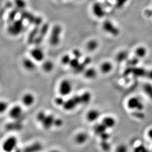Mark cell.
<instances>
[{
    "instance_id": "obj_1",
    "label": "cell",
    "mask_w": 152,
    "mask_h": 152,
    "mask_svg": "<svg viewBox=\"0 0 152 152\" xmlns=\"http://www.w3.org/2000/svg\"><path fill=\"white\" fill-rule=\"evenodd\" d=\"M23 19L14 20V21L10 24L8 27V32L9 34L13 36H18L23 31L24 29V24Z\"/></svg>"
},
{
    "instance_id": "obj_2",
    "label": "cell",
    "mask_w": 152,
    "mask_h": 152,
    "mask_svg": "<svg viewBox=\"0 0 152 152\" xmlns=\"http://www.w3.org/2000/svg\"><path fill=\"white\" fill-rule=\"evenodd\" d=\"M21 18L23 19H26L30 23L33 24L36 26H39L42 22L41 17L36 16L31 13L25 10H22L20 11Z\"/></svg>"
},
{
    "instance_id": "obj_3",
    "label": "cell",
    "mask_w": 152,
    "mask_h": 152,
    "mask_svg": "<svg viewBox=\"0 0 152 152\" xmlns=\"http://www.w3.org/2000/svg\"><path fill=\"white\" fill-rule=\"evenodd\" d=\"M62 31V28L59 25L53 27L50 36L49 42L53 46L58 45L60 41V36Z\"/></svg>"
},
{
    "instance_id": "obj_4",
    "label": "cell",
    "mask_w": 152,
    "mask_h": 152,
    "mask_svg": "<svg viewBox=\"0 0 152 152\" xmlns=\"http://www.w3.org/2000/svg\"><path fill=\"white\" fill-rule=\"evenodd\" d=\"M127 106L130 110L142 111L144 106L142 101L137 97H132L127 101Z\"/></svg>"
},
{
    "instance_id": "obj_5",
    "label": "cell",
    "mask_w": 152,
    "mask_h": 152,
    "mask_svg": "<svg viewBox=\"0 0 152 152\" xmlns=\"http://www.w3.org/2000/svg\"><path fill=\"white\" fill-rule=\"evenodd\" d=\"M103 28L104 31L113 36L119 34L120 30L111 21L106 20L103 22Z\"/></svg>"
},
{
    "instance_id": "obj_6",
    "label": "cell",
    "mask_w": 152,
    "mask_h": 152,
    "mask_svg": "<svg viewBox=\"0 0 152 152\" xmlns=\"http://www.w3.org/2000/svg\"><path fill=\"white\" fill-rule=\"evenodd\" d=\"M17 139L15 137H10L4 142L3 148L5 152H10L16 149Z\"/></svg>"
},
{
    "instance_id": "obj_7",
    "label": "cell",
    "mask_w": 152,
    "mask_h": 152,
    "mask_svg": "<svg viewBox=\"0 0 152 152\" xmlns=\"http://www.w3.org/2000/svg\"><path fill=\"white\" fill-rule=\"evenodd\" d=\"M49 28L48 23H44L42 25L41 28H39V34L34 41V44L36 45H39L44 40V37L46 35Z\"/></svg>"
},
{
    "instance_id": "obj_8",
    "label": "cell",
    "mask_w": 152,
    "mask_h": 152,
    "mask_svg": "<svg viewBox=\"0 0 152 152\" xmlns=\"http://www.w3.org/2000/svg\"><path fill=\"white\" fill-rule=\"evenodd\" d=\"M72 91V85L68 80H64L61 83L59 87V92L61 95L63 96L68 95Z\"/></svg>"
},
{
    "instance_id": "obj_9",
    "label": "cell",
    "mask_w": 152,
    "mask_h": 152,
    "mask_svg": "<svg viewBox=\"0 0 152 152\" xmlns=\"http://www.w3.org/2000/svg\"><path fill=\"white\" fill-rule=\"evenodd\" d=\"M92 11L94 15L99 18L104 17L106 15L104 8L99 2H96L92 6Z\"/></svg>"
},
{
    "instance_id": "obj_10",
    "label": "cell",
    "mask_w": 152,
    "mask_h": 152,
    "mask_svg": "<svg viewBox=\"0 0 152 152\" xmlns=\"http://www.w3.org/2000/svg\"><path fill=\"white\" fill-rule=\"evenodd\" d=\"M22 113L23 111L21 107L19 106H15L10 110L9 116L13 119H19L22 116Z\"/></svg>"
},
{
    "instance_id": "obj_11",
    "label": "cell",
    "mask_w": 152,
    "mask_h": 152,
    "mask_svg": "<svg viewBox=\"0 0 152 152\" xmlns=\"http://www.w3.org/2000/svg\"><path fill=\"white\" fill-rule=\"evenodd\" d=\"M31 55L33 59L37 62L42 61L44 60V57L42 50L39 48H35L32 50Z\"/></svg>"
},
{
    "instance_id": "obj_12",
    "label": "cell",
    "mask_w": 152,
    "mask_h": 152,
    "mask_svg": "<svg viewBox=\"0 0 152 152\" xmlns=\"http://www.w3.org/2000/svg\"><path fill=\"white\" fill-rule=\"evenodd\" d=\"M55 119V118L53 115L51 114L47 115L45 119L42 123V126L44 128L47 129H50L52 126H54Z\"/></svg>"
},
{
    "instance_id": "obj_13",
    "label": "cell",
    "mask_w": 152,
    "mask_h": 152,
    "mask_svg": "<svg viewBox=\"0 0 152 152\" xmlns=\"http://www.w3.org/2000/svg\"><path fill=\"white\" fill-rule=\"evenodd\" d=\"M39 26H35V27L32 29L28 36V40H27L28 44H34V41L39 34Z\"/></svg>"
},
{
    "instance_id": "obj_14",
    "label": "cell",
    "mask_w": 152,
    "mask_h": 152,
    "mask_svg": "<svg viewBox=\"0 0 152 152\" xmlns=\"http://www.w3.org/2000/svg\"><path fill=\"white\" fill-rule=\"evenodd\" d=\"M22 103L25 106H30L34 103V96L31 94H26L22 98Z\"/></svg>"
},
{
    "instance_id": "obj_15",
    "label": "cell",
    "mask_w": 152,
    "mask_h": 152,
    "mask_svg": "<svg viewBox=\"0 0 152 152\" xmlns=\"http://www.w3.org/2000/svg\"><path fill=\"white\" fill-rule=\"evenodd\" d=\"M100 114L99 112L96 110L93 109L91 110L87 114V119L88 121L93 122L96 121L98 118H99Z\"/></svg>"
},
{
    "instance_id": "obj_16",
    "label": "cell",
    "mask_w": 152,
    "mask_h": 152,
    "mask_svg": "<svg viewBox=\"0 0 152 152\" xmlns=\"http://www.w3.org/2000/svg\"><path fill=\"white\" fill-rule=\"evenodd\" d=\"M102 123L103 124L104 126L107 127V129L108 128H112L113 127L116 125V122L114 118H113L112 117H106L105 118H103Z\"/></svg>"
},
{
    "instance_id": "obj_17",
    "label": "cell",
    "mask_w": 152,
    "mask_h": 152,
    "mask_svg": "<svg viewBox=\"0 0 152 152\" xmlns=\"http://www.w3.org/2000/svg\"><path fill=\"white\" fill-rule=\"evenodd\" d=\"M77 106H78L77 104H76L73 98H72L65 101L63 107H64L65 110L70 111L73 110Z\"/></svg>"
},
{
    "instance_id": "obj_18",
    "label": "cell",
    "mask_w": 152,
    "mask_h": 152,
    "mask_svg": "<svg viewBox=\"0 0 152 152\" xmlns=\"http://www.w3.org/2000/svg\"><path fill=\"white\" fill-rule=\"evenodd\" d=\"M135 54L136 57L139 59L143 58L147 54V50L144 46L138 47L135 50Z\"/></svg>"
},
{
    "instance_id": "obj_19",
    "label": "cell",
    "mask_w": 152,
    "mask_h": 152,
    "mask_svg": "<svg viewBox=\"0 0 152 152\" xmlns=\"http://www.w3.org/2000/svg\"><path fill=\"white\" fill-rule=\"evenodd\" d=\"M132 70H130V72H132L134 75L138 77H144L146 76L147 71L144 68H132Z\"/></svg>"
},
{
    "instance_id": "obj_20",
    "label": "cell",
    "mask_w": 152,
    "mask_h": 152,
    "mask_svg": "<svg viewBox=\"0 0 152 152\" xmlns=\"http://www.w3.org/2000/svg\"><path fill=\"white\" fill-rule=\"evenodd\" d=\"M20 11L18 8H13L11 11H10L8 15V22L9 24L13 23L15 18L16 16L19 13H20Z\"/></svg>"
},
{
    "instance_id": "obj_21",
    "label": "cell",
    "mask_w": 152,
    "mask_h": 152,
    "mask_svg": "<svg viewBox=\"0 0 152 152\" xmlns=\"http://www.w3.org/2000/svg\"><path fill=\"white\" fill-rule=\"evenodd\" d=\"M42 149V146L41 145L40 143L37 142L31 145V146H28L26 148L24 151L27 152H37L41 150Z\"/></svg>"
},
{
    "instance_id": "obj_22",
    "label": "cell",
    "mask_w": 152,
    "mask_h": 152,
    "mask_svg": "<svg viewBox=\"0 0 152 152\" xmlns=\"http://www.w3.org/2000/svg\"><path fill=\"white\" fill-rule=\"evenodd\" d=\"M23 65L24 68L29 70H35L36 65L33 61L30 59H25L23 61Z\"/></svg>"
},
{
    "instance_id": "obj_23",
    "label": "cell",
    "mask_w": 152,
    "mask_h": 152,
    "mask_svg": "<svg viewBox=\"0 0 152 152\" xmlns=\"http://www.w3.org/2000/svg\"><path fill=\"white\" fill-rule=\"evenodd\" d=\"M113 65L109 62H106L101 65V70L103 73H108L112 70Z\"/></svg>"
},
{
    "instance_id": "obj_24",
    "label": "cell",
    "mask_w": 152,
    "mask_h": 152,
    "mask_svg": "<svg viewBox=\"0 0 152 152\" xmlns=\"http://www.w3.org/2000/svg\"><path fill=\"white\" fill-rule=\"evenodd\" d=\"M107 129V127L104 126L103 123H101L95 125L94 127V132L95 134H96L97 135H100L101 134L106 132Z\"/></svg>"
},
{
    "instance_id": "obj_25",
    "label": "cell",
    "mask_w": 152,
    "mask_h": 152,
    "mask_svg": "<svg viewBox=\"0 0 152 152\" xmlns=\"http://www.w3.org/2000/svg\"><path fill=\"white\" fill-rule=\"evenodd\" d=\"M88 139V135L85 132H80L75 137V141L78 144H81L85 143Z\"/></svg>"
},
{
    "instance_id": "obj_26",
    "label": "cell",
    "mask_w": 152,
    "mask_h": 152,
    "mask_svg": "<svg viewBox=\"0 0 152 152\" xmlns=\"http://www.w3.org/2000/svg\"><path fill=\"white\" fill-rule=\"evenodd\" d=\"M96 70L93 68H88L84 72V75L88 79H93L96 76Z\"/></svg>"
},
{
    "instance_id": "obj_27",
    "label": "cell",
    "mask_w": 152,
    "mask_h": 152,
    "mask_svg": "<svg viewBox=\"0 0 152 152\" xmlns=\"http://www.w3.org/2000/svg\"><path fill=\"white\" fill-rule=\"evenodd\" d=\"M143 91L145 94L152 100V85L150 83H146L143 86Z\"/></svg>"
},
{
    "instance_id": "obj_28",
    "label": "cell",
    "mask_w": 152,
    "mask_h": 152,
    "mask_svg": "<svg viewBox=\"0 0 152 152\" xmlns=\"http://www.w3.org/2000/svg\"><path fill=\"white\" fill-rule=\"evenodd\" d=\"M98 42L95 39H91L89 41L87 44V48L90 51H93L98 48Z\"/></svg>"
},
{
    "instance_id": "obj_29",
    "label": "cell",
    "mask_w": 152,
    "mask_h": 152,
    "mask_svg": "<svg viewBox=\"0 0 152 152\" xmlns=\"http://www.w3.org/2000/svg\"><path fill=\"white\" fill-rule=\"evenodd\" d=\"M81 99V103L82 104H87L90 102L92 96L90 93L88 92H85L82 95L80 96Z\"/></svg>"
},
{
    "instance_id": "obj_30",
    "label": "cell",
    "mask_w": 152,
    "mask_h": 152,
    "mask_svg": "<svg viewBox=\"0 0 152 152\" xmlns=\"http://www.w3.org/2000/svg\"><path fill=\"white\" fill-rule=\"evenodd\" d=\"M42 68L45 72H51L53 70L54 68V65L51 61H46L43 64Z\"/></svg>"
},
{
    "instance_id": "obj_31",
    "label": "cell",
    "mask_w": 152,
    "mask_h": 152,
    "mask_svg": "<svg viewBox=\"0 0 152 152\" xmlns=\"http://www.w3.org/2000/svg\"><path fill=\"white\" fill-rule=\"evenodd\" d=\"M14 3L15 7L18 8L20 11L25 9L26 6L25 0H14Z\"/></svg>"
},
{
    "instance_id": "obj_32",
    "label": "cell",
    "mask_w": 152,
    "mask_h": 152,
    "mask_svg": "<svg viewBox=\"0 0 152 152\" xmlns=\"http://www.w3.org/2000/svg\"><path fill=\"white\" fill-rule=\"evenodd\" d=\"M128 57V54L126 51H121L118 53L116 56L117 61L119 62H122L127 60Z\"/></svg>"
},
{
    "instance_id": "obj_33",
    "label": "cell",
    "mask_w": 152,
    "mask_h": 152,
    "mask_svg": "<svg viewBox=\"0 0 152 152\" xmlns=\"http://www.w3.org/2000/svg\"><path fill=\"white\" fill-rule=\"evenodd\" d=\"M87 65L83 62L82 63H80L79 65H78L77 67L76 68H75V71L76 73H82L83 72H85V70L86 67Z\"/></svg>"
},
{
    "instance_id": "obj_34",
    "label": "cell",
    "mask_w": 152,
    "mask_h": 152,
    "mask_svg": "<svg viewBox=\"0 0 152 152\" xmlns=\"http://www.w3.org/2000/svg\"><path fill=\"white\" fill-rule=\"evenodd\" d=\"M79 60V59L75 57L73 59H72L69 64L70 67L75 70V68H76L80 64Z\"/></svg>"
},
{
    "instance_id": "obj_35",
    "label": "cell",
    "mask_w": 152,
    "mask_h": 152,
    "mask_svg": "<svg viewBox=\"0 0 152 152\" xmlns=\"http://www.w3.org/2000/svg\"><path fill=\"white\" fill-rule=\"evenodd\" d=\"M46 116L47 115H46L45 112H44V111H40L39 113L37 114V121L40 123H42L43 121L45 119Z\"/></svg>"
},
{
    "instance_id": "obj_36",
    "label": "cell",
    "mask_w": 152,
    "mask_h": 152,
    "mask_svg": "<svg viewBox=\"0 0 152 152\" xmlns=\"http://www.w3.org/2000/svg\"><path fill=\"white\" fill-rule=\"evenodd\" d=\"M101 146L102 149L106 151H108L110 150V145L106 140H102L101 143Z\"/></svg>"
},
{
    "instance_id": "obj_37",
    "label": "cell",
    "mask_w": 152,
    "mask_h": 152,
    "mask_svg": "<svg viewBox=\"0 0 152 152\" xmlns=\"http://www.w3.org/2000/svg\"><path fill=\"white\" fill-rule=\"evenodd\" d=\"M71 60H72V59H71L70 55L67 54L65 55L62 58L61 62L63 64H64L65 65H67L70 64Z\"/></svg>"
},
{
    "instance_id": "obj_38",
    "label": "cell",
    "mask_w": 152,
    "mask_h": 152,
    "mask_svg": "<svg viewBox=\"0 0 152 152\" xmlns=\"http://www.w3.org/2000/svg\"><path fill=\"white\" fill-rule=\"evenodd\" d=\"M139 61V59L135 56V57L130 59L128 61V65H129L130 66L134 67V66L137 65V64H138Z\"/></svg>"
},
{
    "instance_id": "obj_39",
    "label": "cell",
    "mask_w": 152,
    "mask_h": 152,
    "mask_svg": "<svg viewBox=\"0 0 152 152\" xmlns=\"http://www.w3.org/2000/svg\"><path fill=\"white\" fill-rule=\"evenodd\" d=\"M134 151L137 152H147V150L146 148L143 145H138L134 148Z\"/></svg>"
},
{
    "instance_id": "obj_40",
    "label": "cell",
    "mask_w": 152,
    "mask_h": 152,
    "mask_svg": "<svg viewBox=\"0 0 152 152\" xmlns=\"http://www.w3.org/2000/svg\"><path fill=\"white\" fill-rule=\"evenodd\" d=\"M8 105L6 103L2 101L0 103V111L1 113H3L6 111L8 108Z\"/></svg>"
},
{
    "instance_id": "obj_41",
    "label": "cell",
    "mask_w": 152,
    "mask_h": 152,
    "mask_svg": "<svg viewBox=\"0 0 152 152\" xmlns=\"http://www.w3.org/2000/svg\"><path fill=\"white\" fill-rule=\"evenodd\" d=\"M55 102L58 106H63L65 101H64V99L62 97H58L56 98Z\"/></svg>"
},
{
    "instance_id": "obj_42",
    "label": "cell",
    "mask_w": 152,
    "mask_h": 152,
    "mask_svg": "<svg viewBox=\"0 0 152 152\" xmlns=\"http://www.w3.org/2000/svg\"><path fill=\"white\" fill-rule=\"evenodd\" d=\"M72 53H73L74 57L75 58H77V59H80L81 57H82V53L79 50L77 49L73 50Z\"/></svg>"
},
{
    "instance_id": "obj_43",
    "label": "cell",
    "mask_w": 152,
    "mask_h": 152,
    "mask_svg": "<svg viewBox=\"0 0 152 152\" xmlns=\"http://www.w3.org/2000/svg\"><path fill=\"white\" fill-rule=\"evenodd\" d=\"M63 124V122L62 119H61L60 118H57L55 119L54 123V126L57 127H60L62 126Z\"/></svg>"
},
{
    "instance_id": "obj_44",
    "label": "cell",
    "mask_w": 152,
    "mask_h": 152,
    "mask_svg": "<svg viewBox=\"0 0 152 152\" xmlns=\"http://www.w3.org/2000/svg\"><path fill=\"white\" fill-rule=\"evenodd\" d=\"M99 137H101V140H106V141H107V140L110 137V135L106 132L101 134V135H99Z\"/></svg>"
},
{
    "instance_id": "obj_45",
    "label": "cell",
    "mask_w": 152,
    "mask_h": 152,
    "mask_svg": "<svg viewBox=\"0 0 152 152\" xmlns=\"http://www.w3.org/2000/svg\"><path fill=\"white\" fill-rule=\"evenodd\" d=\"M117 6L120 8L123 6L127 2V0H116Z\"/></svg>"
},
{
    "instance_id": "obj_46",
    "label": "cell",
    "mask_w": 152,
    "mask_h": 152,
    "mask_svg": "<svg viewBox=\"0 0 152 152\" xmlns=\"http://www.w3.org/2000/svg\"><path fill=\"white\" fill-rule=\"evenodd\" d=\"M72 98L75 100V103H76V104H77V105L81 103V99L80 96L76 95V96H73Z\"/></svg>"
},
{
    "instance_id": "obj_47",
    "label": "cell",
    "mask_w": 152,
    "mask_h": 152,
    "mask_svg": "<svg viewBox=\"0 0 152 152\" xmlns=\"http://www.w3.org/2000/svg\"><path fill=\"white\" fill-rule=\"evenodd\" d=\"M91 62H92V59H91V58L89 57H86L84 59L83 62L86 65H88L91 63Z\"/></svg>"
},
{
    "instance_id": "obj_48",
    "label": "cell",
    "mask_w": 152,
    "mask_h": 152,
    "mask_svg": "<svg viewBox=\"0 0 152 152\" xmlns=\"http://www.w3.org/2000/svg\"><path fill=\"white\" fill-rule=\"evenodd\" d=\"M117 151L119 152H124L127 151V148L124 146H120L118 147Z\"/></svg>"
},
{
    "instance_id": "obj_49",
    "label": "cell",
    "mask_w": 152,
    "mask_h": 152,
    "mask_svg": "<svg viewBox=\"0 0 152 152\" xmlns=\"http://www.w3.org/2000/svg\"><path fill=\"white\" fill-rule=\"evenodd\" d=\"M146 77L148 79L152 80V70L147 71V75H146Z\"/></svg>"
},
{
    "instance_id": "obj_50",
    "label": "cell",
    "mask_w": 152,
    "mask_h": 152,
    "mask_svg": "<svg viewBox=\"0 0 152 152\" xmlns=\"http://www.w3.org/2000/svg\"><path fill=\"white\" fill-rule=\"evenodd\" d=\"M147 135L150 139L152 140V128L149 129L148 131Z\"/></svg>"
}]
</instances>
